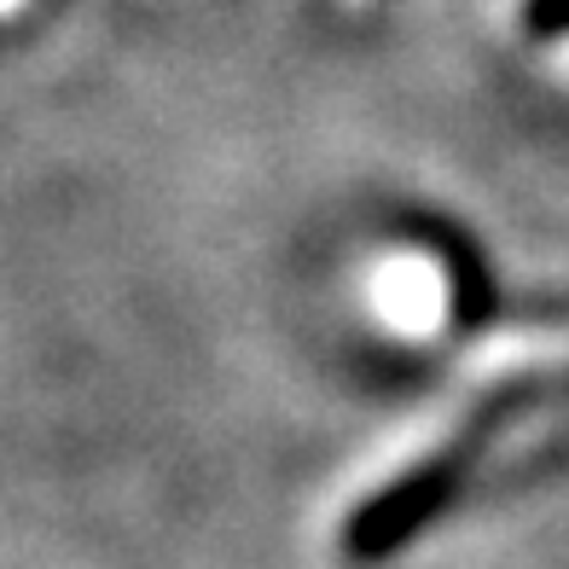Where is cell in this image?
<instances>
[{
	"label": "cell",
	"instance_id": "obj_1",
	"mask_svg": "<svg viewBox=\"0 0 569 569\" xmlns=\"http://www.w3.org/2000/svg\"><path fill=\"white\" fill-rule=\"evenodd\" d=\"M482 448H488V436L465 425L459 436H448V442H436L412 465H401L396 477H383L372 495L355 500V511L343 517V529H338L343 558L349 563H383V558L407 552L412 540L465 495Z\"/></svg>",
	"mask_w": 569,
	"mask_h": 569
},
{
	"label": "cell",
	"instance_id": "obj_2",
	"mask_svg": "<svg viewBox=\"0 0 569 569\" xmlns=\"http://www.w3.org/2000/svg\"><path fill=\"white\" fill-rule=\"evenodd\" d=\"M523 30H529L535 41L569 36V0H523Z\"/></svg>",
	"mask_w": 569,
	"mask_h": 569
}]
</instances>
